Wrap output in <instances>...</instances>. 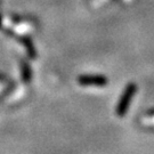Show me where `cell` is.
Here are the masks:
<instances>
[{"instance_id":"1","label":"cell","mask_w":154,"mask_h":154,"mask_svg":"<svg viewBox=\"0 0 154 154\" xmlns=\"http://www.w3.org/2000/svg\"><path fill=\"white\" fill-rule=\"evenodd\" d=\"M135 91H136V87L134 85H129L126 88V90L123 91L121 99L119 100V104H118V110H116L118 116H123L126 113L127 109L131 102L132 96L135 95Z\"/></svg>"},{"instance_id":"2","label":"cell","mask_w":154,"mask_h":154,"mask_svg":"<svg viewBox=\"0 0 154 154\" xmlns=\"http://www.w3.org/2000/svg\"><path fill=\"white\" fill-rule=\"evenodd\" d=\"M79 81L81 85H86V86H90L91 83L93 85H97V86H100V85H104L106 81H105L103 77H81L79 79Z\"/></svg>"}]
</instances>
